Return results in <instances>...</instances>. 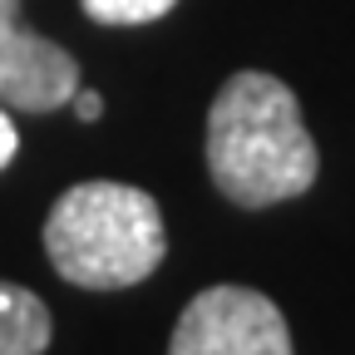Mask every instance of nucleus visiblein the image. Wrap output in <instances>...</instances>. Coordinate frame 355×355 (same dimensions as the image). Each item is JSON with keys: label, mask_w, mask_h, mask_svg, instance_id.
Instances as JSON below:
<instances>
[{"label": "nucleus", "mask_w": 355, "mask_h": 355, "mask_svg": "<svg viewBox=\"0 0 355 355\" xmlns=\"http://www.w3.org/2000/svg\"><path fill=\"white\" fill-rule=\"evenodd\" d=\"M207 173L237 207H277L316 183V139L277 74L242 69L217 89L207 109Z\"/></svg>", "instance_id": "f257e3e1"}, {"label": "nucleus", "mask_w": 355, "mask_h": 355, "mask_svg": "<svg viewBox=\"0 0 355 355\" xmlns=\"http://www.w3.org/2000/svg\"><path fill=\"white\" fill-rule=\"evenodd\" d=\"M44 252L55 272L89 291L139 286L168 252L158 202L133 183H79L44 217Z\"/></svg>", "instance_id": "f03ea898"}, {"label": "nucleus", "mask_w": 355, "mask_h": 355, "mask_svg": "<svg viewBox=\"0 0 355 355\" xmlns=\"http://www.w3.org/2000/svg\"><path fill=\"white\" fill-rule=\"evenodd\" d=\"M168 355H296L286 316L252 286L198 291L173 326Z\"/></svg>", "instance_id": "7ed1b4c3"}, {"label": "nucleus", "mask_w": 355, "mask_h": 355, "mask_svg": "<svg viewBox=\"0 0 355 355\" xmlns=\"http://www.w3.org/2000/svg\"><path fill=\"white\" fill-rule=\"evenodd\" d=\"M74 55L20 20V0H0V109L50 114L74 99Z\"/></svg>", "instance_id": "20e7f679"}, {"label": "nucleus", "mask_w": 355, "mask_h": 355, "mask_svg": "<svg viewBox=\"0 0 355 355\" xmlns=\"http://www.w3.org/2000/svg\"><path fill=\"white\" fill-rule=\"evenodd\" d=\"M44 345H50V306L15 282H0V355H44Z\"/></svg>", "instance_id": "39448f33"}, {"label": "nucleus", "mask_w": 355, "mask_h": 355, "mask_svg": "<svg viewBox=\"0 0 355 355\" xmlns=\"http://www.w3.org/2000/svg\"><path fill=\"white\" fill-rule=\"evenodd\" d=\"M79 6L99 25H148V20H163L178 0H79Z\"/></svg>", "instance_id": "423d86ee"}, {"label": "nucleus", "mask_w": 355, "mask_h": 355, "mask_svg": "<svg viewBox=\"0 0 355 355\" xmlns=\"http://www.w3.org/2000/svg\"><path fill=\"white\" fill-rule=\"evenodd\" d=\"M69 109L84 119V123H94L99 114H104V99L94 94V89H74V99H69Z\"/></svg>", "instance_id": "0eeeda50"}, {"label": "nucleus", "mask_w": 355, "mask_h": 355, "mask_svg": "<svg viewBox=\"0 0 355 355\" xmlns=\"http://www.w3.org/2000/svg\"><path fill=\"white\" fill-rule=\"evenodd\" d=\"M15 148H20V133H15V123L6 119V109H0V168L15 158Z\"/></svg>", "instance_id": "6e6552de"}]
</instances>
